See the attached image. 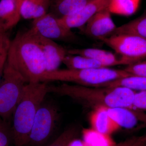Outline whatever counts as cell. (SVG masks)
Listing matches in <instances>:
<instances>
[{"label":"cell","instance_id":"cell-30","mask_svg":"<svg viewBox=\"0 0 146 146\" xmlns=\"http://www.w3.org/2000/svg\"><path fill=\"white\" fill-rule=\"evenodd\" d=\"M35 1H37L39 2L44 4L45 5L50 6V0H35Z\"/></svg>","mask_w":146,"mask_h":146},{"label":"cell","instance_id":"cell-13","mask_svg":"<svg viewBox=\"0 0 146 146\" xmlns=\"http://www.w3.org/2000/svg\"><path fill=\"white\" fill-rule=\"evenodd\" d=\"M68 54L90 58L101 62L106 68L118 65H125L119 56L105 50L97 48H73L68 50Z\"/></svg>","mask_w":146,"mask_h":146},{"label":"cell","instance_id":"cell-25","mask_svg":"<svg viewBox=\"0 0 146 146\" xmlns=\"http://www.w3.org/2000/svg\"><path fill=\"white\" fill-rule=\"evenodd\" d=\"M133 108L141 110H146V91L136 93L134 96Z\"/></svg>","mask_w":146,"mask_h":146},{"label":"cell","instance_id":"cell-23","mask_svg":"<svg viewBox=\"0 0 146 146\" xmlns=\"http://www.w3.org/2000/svg\"><path fill=\"white\" fill-rule=\"evenodd\" d=\"M13 143L12 127L0 117V146H9Z\"/></svg>","mask_w":146,"mask_h":146},{"label":"cell","instance_id":"cell-19","mask_svg":"<svg viewBox=\"0 0 146 146\" xmlns=\"http://www.w3.org/2000/svg\"><path fill=\"white\" fill-rule=\"evenodd\" d=\"M125 87L133 91H146V78L131 75L103 84L100 87Z\"/></svg>","mask_w":146,"mask_h":146},{"label":"cell","instance_id":"cell-4","mask_svg":"<svg viewBox=\"0 0 146 146\" xmlns=\"http://www.w3.org/2000/svg\"><path fill=\"white\" fill-rule=\"evenodd\" d=\"M130 76L131 75L124 70L109 68L86 70L68 68L45 72L41 76L40 82L59 81L73 82L82 86L100 87L105 84Z\"/></svg>","mask_w":146,"mask_h":146},{"label":"cell","instance_id":"cell-2","mask_svg":"<svg viewBox=\"0 0 146 146\" xmlns=\"http://www.w3.org/2000/svg\"><path fill=\"white\" fill-rule=\"evenodd\" d=\"M6 63L20 73L27 83L40 82L46 72L44 58L30 29L18 32L10 41Z\"/></svg>","mask_w":146,"mask_h":146},{"label":"cell","instance_id":"cell-3","mask_svg":"<svg viewBox=\"0 0 146 146\" xmlns=\"http://www.w3.org/2000/svg\"><path fill=\"white\" fill-rule=\"evenodd\" d=\"M47 82L27 84L22 98L13 115L12 126L14 146H28L35 118L48 94Z\"/></svg>","mask_w":146,"mask_h":146},{"label":"cell","instance_id":"cell-5","mask_svg":"<svg viewBox=\"0 0 146 146\" xmlns=\"http://www.w3.org/2000/svg\"><path fill=\"white\" fill-rule=\"evenodd\" d=\"M21 74L6 62L0 83V117L9 122L27 84Z\"/></svg>","mask_w":146,"mask_h":146},{"label":"cell","instance_id":"cell-22","mask_svg":"<svg viewBox=\"0 0 146 146\" xmlns=\"http://www.w3.org/2000/svg\"><path fill=\"white\" fill-rule=\"evenodd\" d=\"M78 133L75 127L68 128L48 146H70Z\"/></svg>","mask_w":146,"mask_h":146},{"label":"cell","instance_id":"cell-15","mask_svg":"<svg viewBox=\"0 0 146 146\" xmlns=\"http://www.w3.org/2000/svg\"><path fill=\"white\" fill-rule=\"evenodd\" d=\"M91 0H52L50 1V13L58 18H61L75 13Z\"/></svg>","mask_w":146,"mask_h":146},{"label":"cell","instance_id":"cell-7","mask_svg":"<svg viewBox=\"0 0 146 146\" xmlns=\"http://www.w3.org/2000/svg\"><path fill=\"white\" fill-rule=\"evenodd\" d=\"M58 118V112L54 106L42 103L35 118L28 146H44L52 136Z\"/></svg>","mask_w":146,"mask_h":146},{"label":"cell","instance_id":"cell-1","mask_svg":"<svg viewBox=\"0 0 146 146\" xmlns=\"http://www.w3.org/2000/svg\"><path fill=\"white\" fill-rule=\"evenodd\" d=\"M48 93L64 96L88 106L107 108H133L135 91L123 86L91 87L63 84L58 86L48 85Z\"/></svg>","mask_w":146,"mask_h":146},{"label":"cell","instance_id":"cell-9","mask_svg":"<svg viewBox=\"0 0 146 146\" xmlns=\"http://www.w3.org/2000/svg\"><path fill=\"white\" fill-rule=\"evenodd\" d=\"M117 28L107 7L96 13L89 20L85 25L84 33L101 41L111 36Z\"/></svg>","mask_w":146,"mask_h":146},{"label":"cell","instance_id":"cell-10","mask_svg":"<svg viewBox=\"0 0 146 146\" xmlns=\"http://www.w3.org/2000/svg\"><path fill=\"white\" fill-rule=\"evenodd\" d=\"M30 29L42 50L44 58L46 72L58 69L68 54V50L55 41L42 36L33 31L31 29Z\"/></svg>","mask_w":146,"mask_h":146},{"label":"cell","instance_id":"cell-28","mask_svg":"<svg viewBox=\"0 0 146 146\" xmlns=\"http://www.w3.org/2000/svg\"><path fill=\"white\" fill-rule=\"evenodd\" d=\"M137 137V136H134L131 137V138L127 139L125 141L118 144L117 145H115L114 146H129L136 140Z\"/></svg>","mask_w":146,"mask_h":146},{"label":"cell","instance_id":"cell-21","mask_svg":"<svg viewBox=\"0 0 146 146\" xmlns=\"http://www.w3.org/2000/svg\"><path fill=\"white\" fill-rule=\"evenodd\" d=\"M85 136V140L90 146H114L109 136L104 135L92 130L87 131Z\"/></svg>","mask_w":146,"mask_h":146},{"label":"cell","instance_id":"cell-16","mask_svg":"<svg viewBox=\"0 0 146 146\" xmlns=\"http://www.w3.org/2000/svg\"><path fill=\"white\" fill-rule=\"evenodd\" d=\"M131 34L146 39V12L138 18L117 27L112 35Z\"/></svg>","mask_w":146,"mask_h":146},{"label":"cell","instance_id":"cell-18","mask_svg":"<svg viewBox=\"0 0 146 146\" xmlns=\"http://www.w3.org/2000/svg\"><path fill=\"white\" fill-rule=\"evenodd\" d=\"M49 7L35 0H23L21 7L22 18L34 20L46 14Z\"/></svg>","mask_w":146,"mask_h":146},{"label":"cell","instance_id":"cell-11","mask_svg":"<svg viewBox=\"0 0 146 146\" xmlns=\"http://www.w3.org/2000/svg\"><path fill=\"white\" fill-rule=\"evenodd\" d=\"M109 2V0H91L75 13L58 20L68 29L80 28L96 13L108 7Z\"/></svg>","mask_w":146,"mask_h":146},{"label":"cell","instance_id":"cell-6","mask_svg":"<svg viewBox=\"0 0 146 146\" xmlns=\"http://www.w3.org/2000/svg\"><path fill=\"white\" fill-rule=\"evenodd\" d=\"M101 41L111 48L123 60L125 65L146 58V39L131 34L113 35Z\"/></svg>","mask_w":146,"mask_h":146},{"label":"cell","instance_id":"cell-29","mask_svg":"<svg viewBox=\"0 0 146 146\" xmlns=\"http://www.w3.org/2000/svg\"><path fill=\"white\" fill-rule=\"evenodd\" d=\"M7 33H0V46L2 44L4 40L6 37V36H7Z\"/></svg>","mask_w":146,"mask_h":146},{"label":"cell","instance_id":"cell-14","mask_svg":"<svg viewBox=\"0 0 146 146\" xmlns=\"http://www.w3.org/2000/svg\"><path fill=\"white\" fill-rule=\"evenodd\" d=\"M91 120L93 130L104 135L109 136L119 127L110 117L106 108L95 109Z\"/></svg>","mask_w":146,"mask_h":146},{"label":"cell","instance_id":"cell-24","mask_svg":"<svg viewBox=\"0 0 146 146\" xmlns=\"http://www.w3.org/2000/svg\"><path fill=\"white\" fill-rule=\"evenodd\" d=\"M124 70L131 75L146 78V60L127 65Z\"/></svg>","mask_w":146,"mask_h":146},{"label":"cell","instance_id":"cell-26","mask_svg":"<svg viewBox=\"0 0 146 146\" xmlns=\"http://www.w3.org/2000/svg\"><path fill=\"white\" fill-rule=\"evenodd\" d=\"M10 41L7 35L0 46V66L5 65L6 62Z\"/></svg>","mask_w":146,"mask_h":146},{"label":"cell","instance_id":"cell-12","mask_svg":"<svg viewBox=\"0 0 146 146\" xmlns=\"http://www.w3.org/2000/svg\"><path fill=\"white\" fill-rule=\"evenodd\" d=\"M23 0H1L0 33L7 32L14 27L22 16L21 7Z\"/></svg>","mask_w":146,"mask_h":146},{"label":"cell","instance_id":"cell-17","mask_svg":"<svg viewBox=\"0 0 146 146\" xmlns=\"http://www.w3.org/2000/svg\"><path fill=\"white\" fill-rule=\"evenodd\" d=\"M63 63L68 69L75 70L97 69L105 67L101 62L80 55L68 54L65 56Z\"/></svg>","mask_w":146,"mask_h":146},{"label":"cell","instance_id":"cell-20","mask_svg":"<svg viewBox=\"0 0 146 146\" xmlns=\"http://www.w3.org/2000/svg\"><path fill=\"white\" fill-rule=\"evenodd\" d=\"M140 0H109L108 9L111 13L129 16L138 9Z\"/></svg>","mask_w":146,"mask_h":146},{"label":"cell","instance_id":"cell-27","mask_svg":"<svg viewBox=\"0 0 146 146\" xmlns=\"http://www.w3.org/2000/svg\"><path fill=\"white\" fill-rule=\"evenodd\" d=\"M129 146H146V134L137 136L136 140Z\"/></svg>","mask_w":146,"mask_h":146},{"label":"cell","instance_id":"cell-8","mask_svg":"<svg viewBox=\"0 0 146 146\" xmlns=\"http://www.w3.org/2000/svg\"><path fill=\"white\" fill-rule=\"evenodd\" d=\"M42 36L54 40L67 42H77L78 38L72 31L61 23L51 13L33 20L31 29Z\"/></svg>","mask_w":146,"mask_h":146}]
</instances>
